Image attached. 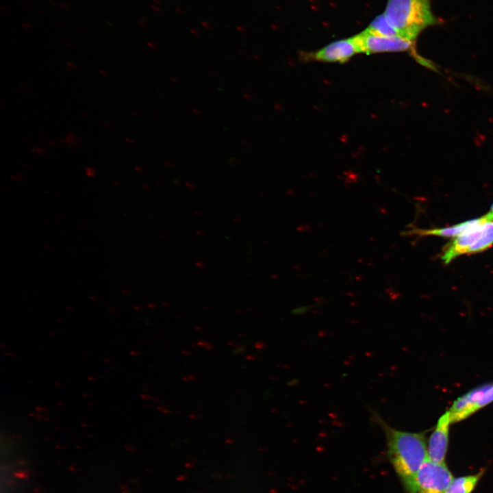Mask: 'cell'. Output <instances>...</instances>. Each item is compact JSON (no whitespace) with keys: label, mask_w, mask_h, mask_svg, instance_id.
Listing matches in <instances>:
<instances>
[{"label":"cell","mask_w":493,"mask_h":493,"mask_svg":"<svg viewBox=\"0 0 493 493\" xmlns=\"http://www.w3.org/2000/svg\"><path fill=\"white\" fill-rule=\"evenodd\" d=\"M432 0H388L383 14L399 36L415 41L426 28L443 21L433 14Z\"/></svg>","instance_id":"cell-2"},{"label":"cell","mask_w":493,"mask_h":493,"mask_svg":"<svg viewBox=\"0 0 493 493\" xmlns=\"http://www.w3.org/2000/svg\"><path fill=\"white\" fill-rule=\"evenodd\" d=\"M486 387L487 384L472 390L454 401L448 411L452 423L462 420L478 410V402Z\"/></svg>","instance_id":"cell-7"},{"label":"cell","mask_w":493,"mask_h":493,"mask_svg":"<svg viewBox=\"0 0 493 493\" xmlns=\"http://www.w3.org/2000/svg\"><path fill=\"white\" fill-rule=\"evenodd\" d=\"M453 479L445 463H435L428 458L417 474L416 493H445Z\"/></svg>","instance_id":"cell-3"},{"label":"cell","mask_w":493,"mask_h":493,"mask_svg":"<svg viewBox=\"0 0 493 493\" xmlns=\"http://www.w3.org/2000/svg\"><path fill=\"white\" fill-rule=\"evenodd\" d=\"M484 472L485 470L483 469L474 475L453 478L445 493H472Z\"/></svg>","instance_id":"cell-10"},{"label":"cell","mask_w":493,"mask_h":493,"mask_svg":"<svg viewBox=\"0 0 493 493\" xmlns=\"http://www.w3.org/2000/svg\"><path fill=\"white\" fill-rule=\"evenodd\" d=\"M86 173L89 176H94V170L92 168L87 167L86 169Z\"/></svg>","instance_id":"cell-16"},{"label":"cell","mask_w":493,"mask_h":493,"mask_svg":"<svg viewBox=\"0 0 493 493\" xmlns=\"http://www.w3.org/2000/svg\"><path fill=\"white\" fill-rule=\"evenodd\" d=\"M493 244V223L488 222L485 224L481 236L477 241L469 249L468 253H477L486 249Z\"/></svg>","instance_id":"cell-12"},{"label":"cell","mask_w":493,"mask_h":493,"mask_svg":"<svg viewBox=\"0 0 493 493\" xmlns=\"http://www.w3.org/2000/svg\"><path fill=\"white\" fill-rule=\"evenodd\" d=\"M366 29L374 35L380 36H399L383 14L376 16Z\"/></svg>","instance_id":"cell-11"},{"label":"cell","mask_w":493,"mask_h":493,"mask_svg":"<svg viewBox=\"0 0 493 493\" xmlns=\"http://www.w3.org/2000/svg\"><path fill=\"white\" fill-rule=\"evenodd\" d=\"M486 217L484 216L480 218L468 220L462 223L449 227L433 229L428 230H418V233L420 235H433L439 236H460L464 233L470 231L481 224L488 223Z\"/></svg>","instance_id":"cell-9"},{"label":"cell","mask_w":493,"mask_h":493,"mask_svg":"<svg viewBox=\"0 0 493 493\" xmlns=\"http://www.w3.org/2000/svg\"><path fill=\"white\" fill-rule=\"evenodd\" d=\"M452 423L446 412L438 420L427 444L428 458L435 463H445L448 446L449 426Z\"/></svg>","instance_id":"cell-5"},{"label":"cell","mask_w":493,"mask_h":493,"mask_svg":"<svg viewBox=\"0 0 493 493\" xmlns=\"http://www.w3.org/2000/svg\"><path fill=\"white\" fill-rule=\"evenodd\" d=\"M492 401H493V383L492 384H487L486 389H485L482 397L478 402V404H477L478 409L488 405L489 403H490Z\"/></svg>","instance_id":"cell-13"},{"label":"cell","mask_w":493,"mask_h":493,"mask_svg":"<svg viewBox=\"0 0 493 493\" xmlns=\"http://www.w3.org/2000/svg\"><path fill=\"white\" fill-rule=\"evenodd\" d=\"M359 53H360L359 47L355 37L353 36L330 43L308 55L318 61L345 62Z\"/></svg>","instance_id":"cell-6"},{"label":"cell","mask_w":493,"mask_h":493,"mask_svg":"<svg viewBox=\"0 0 493 493\" xmlns=\"http://www.w3.org/2000/svg\"><path fill=\"white\" fill-rule=\"evenodd\" d=\"M372 416L384 433L389 461L405 489L416 493L417 474L428 459L425 434L394 429L374 411Z\"/></svg>","instance_id":"cell-1"},{"label":"cell","mask_w":493,"mask_h":493,"mask_svg":"<svg viewBox=\"0 0 493 493\" xmlns=\"http://www.w3.org/2000/svg\"><path fill=\"white\" fill-rule=\"evenodd\" d=\"M245 350V347L244 346H238L236 349L233 351V354L235 355H239L244 352Z\"/></svg>","instance_id":"cell-15"},{"label":"cell","mask_w":493,"mask_h":493,"mask_svg":"<svg viewBox=\"0 0 493 493\" xmlns=\"http://www.w3.org/2000/svg\"><path fill=\"white\" fill-rule=\"evenodd\" d=\"M488 222H491L493 220V205L491 207L490 212L485 215Z\"/></svg>","instance_id":"cell-14"},{"label":"cell","mask_w":493,"mask_h":493,"mask_svg":"<svg viewBox=\"0 0 493 493\" xmlns=\"http://www.w3.org/2000/svg\"><path fill=\"white\" fill-rule=\"evenodd\" d=\"M485 223L481 224L470 231L458 236L451 242L442 256L444 263L448 264L456 257L468 253L469 249L481 236Z\"/></svg>","instance_id":"cell-8"},{"label":"cell","mask_w":493,"mask_h":493,"mask_svg":"<svg viewBox=\"0 0 493 493\" xmlns=\"http://www.w3.org/2000/svg\"><path fill=\"white\" fill-rule=\"evenodd\" d=\"M360 53L367 54L380 52L414 51V41L401 36H380L366 29L354 36Z\"/></svg>","instance_id":"cell-4"}]
</instances>
